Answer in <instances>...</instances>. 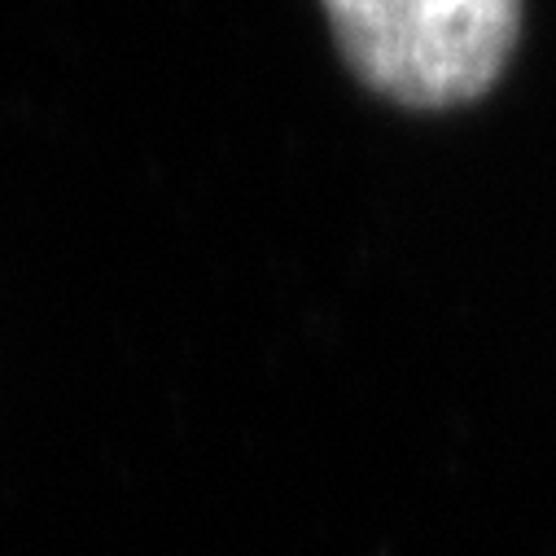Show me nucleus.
<instances>
[{"instance_id":"obj_1","label":"nucleus","mask_w":556,"mask_h":556,"mask_svg":"<svg viewBox=\"0 0 556 556\" xmlns=\"http://www.w3.org/2000/svg\"><path fill=\"white\" fill-rule=\"evenodd\" d=\"M351 75L403 110H456L508 71L526 0H320Z\"/></svg>"}]
</instances>
